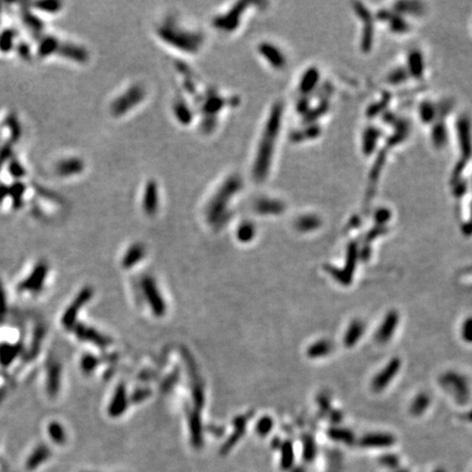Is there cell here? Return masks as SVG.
<instances>
[{
    "mask_svg": "<svg viewBox=\"0 0 472 472\" xmlns=\"http://www.w3.org/2000/svg\"><path fill=\"white\" fill-rule=\"evenodd\" d=\"M96 360L94 358H91V357H89V360H87V363H86V368L88 371H91L94 368V366L96 365Z\"/></svg>",
    "mask_w": 472,
    "mask_h": 472,
    "instance_id": "obj_36",
    "label": "cell"
},
{
    "mask_svg": "<svg viewBox=\"0 0 472 472\" xmlns=\"http://www.w3.org/2000/svg\"><path fill=\"white\" fill-rule=\"evenodd\" d=\"M242 187L243 181L238 175H232L223 181L207 205L205 214L209 223L213 225H221L226 222L230 204L233 198L240 193Z\"/></svg>",
    "mask_w": 472,
    "mask_h": 472,
    "instance_id": "obj_2",
    "label": "cell"
},
{
    "mask_svg": "<svg viewBox=\"0 0 472 472\" xmlns=\"http://www.w3.org/2000/svg\"><path fill=\"white\" fill-rule=\"evenodd\" d=\"M160 203L158 186L154 180H149L146 184L142 196V208L148 216H154L157 212Z\"/></svg>",
    "mask_w": 472,
    "mask_h": 472,
    "instance_id": "obj_10",
    "label": "cell"
},
{
    "mask_svg": "<svg viewBox=\"0 0 472 472\" xmlns=\"http://www.w3.org/2000/svg\"><path fill=\"white\" fill-rule=\"evenodd\" d=\"M317 81H318V73H317L316 69H310L302 78L300 83L301 91L303 93L311 92L314 89V86H316Z\"/></svg>",
    "mask_w": 472,
    "mask_h": 472,
    "instance_id": "obj_25",
    "label": "cell"
},
{
    "mask_svg": "<svg viewBox=\"0 0 472 472\" xmlns=\"http://www.w3.org/2000/svg\"><path fill=\"white\" fill-rule=\"evenodd\" d=\"M247 7L246 2H237L230 10L223 15L217 17L213 20V24L218 30L223 32H233L237 29L240 24L243 13L245 12Z\"/></svg>",
    "mask_w": 472,
    "mask_h": 472,
    "instance_id": "obj_6",
    "label": "cell"
},
{
    "mask_svg": "<svg viewBox=\"0 0 472 472\" xmlns=\"http://www.w3.org/2000/svg\"><path fill=\"white\" fill-rule=\"evenodd\" d=\"M421 113H422V118L424 120H431L434 116V112L431 104H424V106H422L421 109Z\"/></svg>",
    "mask_w": 472,
    "mask_h": 472,
    "instance_id": "obj_34",
    "label": "cell"
},
{
    "mask_svg": "<svg viewBox=\"0 0 472 472\" xmlns=\"http://www.w3.org/2000/svg\"><path fill=\"white\" fill-rule=\"evenodd\" d=\"M254 209L259 214H280L284 211V204L279 200L264 197L256 200Z\"/></svg>",
    "mask_w": 472,
    "mask_h": 472,
    "instance_id": "obj_16",
    "label": "cell"
},
{
    "mask_svg": "<svg viewBox=\"0 0 472 472\" xmlns=\"http://www.w3.org/2000/svg\"><path fill=\"white\" fill-rule=\"evenodd\" d=\"M281 120L282 106L281 104H275L270 111L268 119L266 121L260 142L258 144V150L256 153L253 165V177L257 181L265 180L269 174L279 130L281 128Z\"/></svg>",
    "mask_w": 472,
    "mask_h": 472,
    "instance_id": "obj_1",
    "label": "cell"
},
{
    "mask_svg": "<svg viewBox=\"0 0 472 472\" xmlns=\"http://www.w3.org/2000/svg\"><path fill=\"white\" fill-rule=\"evenodd\" d=\"M401 365V362L399 359H392L391 361L387 364L384 370L381 371L377 374L376 377L372 382V388L375 391H381L388 386V384L394 380L397 373L399 372V368Z\"/></svg>",
    "mask_w": 472,
    "mask_h": 472,
    "instance_id": "obj_9",
    "label": "cell"
},
{
    "mask_svg": "<svg viewBox=\"0 0 472 472\" xmlns=\"http://www.w3.org/2000/svg\"><path fill=\"white\" fill-rule=\"evenodd\" d=\"M144 256H146V247L140 243H135V244L132 245L128 248V250L126 251V254L121 261V265L126 269L133 268L135 265L139 264V261H141Z\"/></svg>",
    "mask_w": 472,
    "mask_h": 472,
    "instance_id": "obj_17",
    "label": "cell"
},
{
    "mask_svg": "<svg viewBox=\"0 0 472 472\" xmlns=\"http://www.w3.org/2000/svg\"><path fill=\"white\" fill-rule=\"evenodd\" d=\"M253 415H254V413L250 411V412H248L247 414L240 415V417H237V418L234 419V421H233V425H234V431H233V433L231 434V436L226 439L225 443L223 444L221 450H220V454H221L222 456L227 455L228 452H230L233 450V447H234L236 444L240 442V439L243 437V435H244L245 432H246L247 422H248V420L251 417H253Z\"/></svg>",
    "mask_w": 472,
    "mask_h": 472,
    "instance_id": "obj_8",
    "label": "cell"
},
{
    "mask_svg": "<svg viewBox=\"0 0 472 472\" xmlns=\"http://www.w3.org/2000/svg\"><path fill=\"white\" fill-rule=\"evenodd\" d=\"M399 472H406V471H399Z\"/></svg>",
    "mask_w": 472,
    "mask_h": 472,
    "instance_id": "obj_39",
    "label": "cell"
},
{
    "mask_svg": "<svg viewBox=\"0 0 472 472\" xmlns=\"http://www.w3.org/2000/svg\"><path fill=\"white\" fill-rule=\"evenodd\" d=\"M208 431L217 437H220L221 435H223V433H224L223 427H214V425H209Z\"/></svg>",
    "mask_w": 472,
    "mask_h": 472,
    "instance_id": "obj_35",
    "label": "cell"
},
{
    "mask_svg": "<svg viewBox=\"0 0 472 472\" xmlns=\"http://www.w3.org/2000/svg\"><path fill=\"white\" fill-rule=\"evenodd\" d=\"M157 34L166 44L187 54L197 53L203 44L202 34L183 27L173 19L162 23L157 30Z\"/></svg>",
    "mask_w": 472,
    "mask_h": 472,
    "instance_id": "obj_3",
    "label": "cell"
},
{
    "mask_svg": "<svg viewBox=\"0 0 472 472\" xmlns=\"http://www.w3.org/2000/svg\"><path fill=\"white\" fill-rule=\"evenodd\" d=\"M281 461H280V465H281V468L283 470H289L293 466L294 462V450H293V444L290 441H286L283 444H281Z\"/></svg>",
    "mask_w": 472,
    "mask_h": 472,
    "instance_id": "obj_22",
    "label": "cell"
},
{
    "mask_svg": "<svg viewBox=\"0 0 472 472\" xmlns=\"http://www.w3.org/2000/svg\"><path fill=\"white\" fill-rule=\"evenodd\" d=\"M224 105V101L220 95L211 93L207 96L203 97L202 100V111L205 116H213L218 112L221 111Z\"/></svg>",
    "mask_w": 472,
    "mask_h": 472,
    "instance_id": "obj_19",
    "label": "cell"
},
{
    "mask_svg": "<svg viewBox=\"0 0 472 472\" xmlns=\"http://www.w3.org/2000/svg\"><path fill=\"white\" fill-rule=\"evenodd\" d=\"M316 457V444L311 436L304 437L303 441V458L306 461L314 460Z\"/></svg>",
    "mask_w": 472,
    "mask_h": 472,
    "instance_id": "obj_28",
    "label": "cell"
},
{
    "mask_svg": "<svg viewBox=\"0 0 472 472\" xmlns=\"http://www.w3.org/2000/svg\"><path fill=\"white\" fill-rule=\"evenodd\" d=\"M460 333L461 338L464 339L466 342L472 343V317H468V318L462 322Z\"/></svg>",
    "mask_w": 472,
    "mask_h": 472,
    "instance_id": "obj_30",
    "label": "cell"
},
{
    "mask_svg": "<svg viewBox=\"0 0 472 472\" xmlns=\"http://www.w3.org/2000/svg\"><path fill=\"white\" fill-rule=\"evenodd\" d=\"M331 350H333V343L329 340H319L308 348L307 355L313 359L326 357L331 352Z\"/></svg>",
    "mask_w": 472,
    "mask_h": 472,
    "instance_id": "obj_20",
    "label": "cell"
},
{
    "mask_svg": "<svg viewBox=\"0 0 472 472\" xmlns=\"http://www.w3.org/2000/svg\"><path fill=\"white\" fill-rule=\"evenodd\" d=\"M174 114L176 116V118L180 121V124L188 125L191 119H193V114H191V110L189 105L183 100L176 101L174 103Z\"/></svg>",
    "mask_w": 472,
    "mask_h": 472,
    "instance_id": "obj_21",
    "label": "cell"
},
{
    "mask_svg": "<svg viewBox=\"0 0 472 472\" xmlns=\"http://www.w3.org/2000/svg\"><path fill=\"white\" fill-rule=\"evenodd\" d=\"M435 472H445V471H444V470H436Z\"/></svg>",
    "mask_w": 472,
    "mask_h": 472,
    "instance_id": "obj_38",
    "label": "cell"
},
{
    "mask_svg": "<svg viewBox=\"0 0 472 472\" xmlns=\"http://www.w3.org/2000/svg\"><path fill=\"white\" fill-rule=\"evenodd\" d=\"M364 330H365V325L361 320H353L351 324L349 325L347 331H345L344 335V344L345 347H353L354 344L358 343V341L362 338V336L364 334Z\"/></svg>",
    "mask_w": 472,
    "mask_h": 472,
    "instance_id": "obj_18",
    "label": "cell"
},
{
    "mask_svg": "<svg viewBox=\"0 0 472 472\" xmlns=\"http://www.w3.org/2000/svg\"><path fill=\"white\" fill-rule=\"evenodd\" d=\"M255 235H256L255 224H253L249 221L243 222L242 224H240V226H238L236 232L237 240L242 243H248L250 241H253Z\"/></svg>",
    "mask_w": 472,
    "mask_h": 472,
    "instance_id": "obj_23",
    "label": "cell"
},
{
    "mask_svg": "<svg viewBox=\"0 0 472 472\" xmlns=\"http://www.w3.org/2000/svg\"><path fill=\"white\" fill-rule=\"evenodd\" d=\"M392 444H395L394 436L384 433L367 434V435H364L361 438V441H360V445L362 447L372 448H385L391 446Z\"/></svg>",
    "mask_w": 472,
    "mask_h": 472,
    "instance_id": "obj_15",
    "label": "cell"
},
{
    "mask_svg": "<svg viewBox=\"0 0 472 472\" xmlns=\"http://www.w3.org/2000/svg\"><path fill=\"white\" fill-rule=\"evenodd\" d=\"M381 464L384 465L386 467H390V468H394L397 465H398V458L392 455H387L384 456L381 459Z\"/></svg>",
    "mask_w": 472,
    "mask_h": 472,
    "instance_id": "obj_32",
    "label": "cell"
},
{
    "mask_svg": "<svg viewBox=\"0 0 472 472\" xmlns=\"http://www.w3.org/2000/svg\"><path fill=\"white\" fill-rule=\"evenodd\" d=\"M146 89L140 85H133L121 93L113 101L111 105L112 114L116 117L126 115L135 107H137L146 97Z\"/></svg>",
    "mask_w": 472,
    "mask_h": 472,
    "instance_id": "obj_4",
    "label": "cell"
},
{
    "mask_svg": "<svg viewBox=\"0 0 472 472\" xmlns=\"http://www.w3.org/2000/svg\"><path fill=\"white\" fill-rule=\"evenodd\" d=\"M189 432H190V441L191 445L196 450H200L203 445V437H202V415L200 411H191L189 414Z\"/></svg>",
    "mask_w": 472,
    "mask_h": 472,
    "instance_id": "obj_13",
    "label": "cell"
},
{
    "mask_svg": "<svg viewBox=\"0 0 472 472\" xmlns=\"http://www.w3.org/2000/svg\"><path fill=\"white\" fill-rule=\"evenodd\" d=\"M128 397H127V391H126V387L124 384H120L117 388H116L115 394L113 397V400L110 405L109 412L112 417L117 418L119 415L123 414L126 409L128 406Z\"/></svg>",
    "mask_w": 472,
    "mask_h": 472,
    "instance_id": "obj_14",
    "label": "cell"
},
{
    "mask_svg": "<svg viewBox=\"0 0 472 472\" xmlns=\"http://www.w3.org/2000/svg\"><path fill=\"white\" fill-rule=\"evenodd\" d=\"M398 321H399L398 313L396 311H391L388 313L375 336V338L378 342L386 343L387 341L392 337L397 326H398Z\"/></svg>",
    "mask_w": 472,
    "mask_h": 472,
    "instance_id": "obj_12",
    "label": "cell"
},
{
    "mask_svg": "<svg viewBox=\"0 0 472 472\" xmlns=\"http://www.w3.org/2000/svg\"><path fill=\"white\" fill-rule=\"evenodd\" d=\"M272 427H273V420L266 415V417L259 419V421L257 422L256 432L259 436L263 437L268 435V434L271 432V429H272Z\"/></svg>",
    "mask_w": 472,
    "mask_h": 472,
    "instance_id": "obj_29",
    "label": "cell"
},
{
    "mask_svg": "<svg viewBox=\"0 0 472 472\" xmlns=\"http://www.w3.org/2000/svg\"><path fill=\"white\" fill-rule=\"evenodd\" d=\"M429 405V398L427 395L425 394H420L417 398L413 400L412 405H411V413L413 415H420L422 414L425 410L427 409V406Z\"/></svg>",
    "mask_w": 472,
    "mask_h": 472,
    "instance_id": "obj_27",
    "label": "cell"
},
{
    "mask_svg": "<svg viewBox=\"0 0 472 472\" xmlns=\"http://www.w3.org/2000/svg\"><path fill=\"white\" fill-rule=\"evenodd\" d=\"M179 381V374H173V375H171L167 380L164 381V382H163V385H162V389L164 390V391H167V390H170L171 388L175 385V382Z\"/></svg>",
    "mask_w": 472,
    "mask_h": 472,
    "instance_id": "obj_33",
    "label": "cell"
},
{
    "mask_svg": "<svg viewBox=\"0 0 472 472\" xmlns=\"http://www.w3.org/2000/svg\"><path fill=\"white\" fill-rule=\"evenodd\" d=\"M294 472H303V470L302 469H295V470H294Z\"/></svg>",
    "mask_w": 472,
    "mask_h": 472,
    "instance_id": "obj_37",
    "label": "cell"
},
{
    "mask_svg": "<svg viewBox=\"0 0 472 472\" xmlns=\"http://www.w3.org/2000/svg\"><path fill=\"white\" fill-rule=\"evenodd\" d=\"M150 395H151V390L146 389V388H139V389L134 391V394L132 395V397H130V400H132V403L134 404H139V403H142L143 400L148 399L149 397H150Z\"/></svg>",
    "mask_w": 472,
    "mask_h": 472,
    "instance_id": "obj_31",
    "label": "cell"
},
{
    "mask_svg": "<svg viewBox=\"0 0 472 472\" xmlns=\"http://www.w3.org/2000/svg\"><path fill=\"white\" fill-rule=\"evenodd\" d=\"M141 288L143 295L150 305L153 314L157 317H162L166 312V305L154 279L150 275H144L141 279Z\"/></svg>",
    "mask_w": 472,
    "mask_h": 472,
    "instance_id": "obj_5",
    "label": "cell"
},
{
    "mask_svg": "<svg viewBox=\"0 0 472 472\" xmlns=\"http://www.w3.org/2000/svg\"><path fill=\"white\" fill-rule=\"evenodd\" d=\"M328 435L331 439L347 444H351L354 439V435L351 431L347 428H331L328 432Z\"/></svg>",
    "mask_w": 472,
    "mask_h": 472,
    "instance_id": "obj_26",
    "label": "cell"
},
{
    "mask_svg": "<svg viewBox=\"0 0 472 472\" xmlns=\"http://www.w3.org/2000/svg\"><path fill=\"white\" fill-rule=\"evenodd\" d=\"M258 51L273 68L281 69L287 65L286 56L273 44L266 43V42L265 43H261L258 46Z\"/></svg>",
    "mask_w": 472,
    "mask_h": 472,
    "instance_id": "obj_11",
    "label": "cell"
},
{
    "mask_svg": "<svg viewBox=\"0 0 472 472\" xmlns=\"http://www.w3.org/2000/svg\"><path fill=\"white\" fill-rule=\"evenodd\" d=\"M320 225V220L314 216H304L296 221L295 226L301 232H310Z\"/></svg>",
    "mask_w": 472,
    "mask_h": 472,
    "instance_id": "obj_24",
    "label": "cell"
},
{
    "mask_svg": "<svg viewBox=\"0 0 472 472\" xmlns=\"http://www.w3.org/2000/svg\"><path fill=\"white\" fill-rule=\"evenodd\" d=\"M442 385L455 396L457 400L465 401L469 396V388L466 378L457 373H447L442 377Z\"/></svg>",
    "mask_w": 472,
    "mask_h": 472,
    "instance_id": "obj_7",
    "label": "cell"
}]
</instances>
